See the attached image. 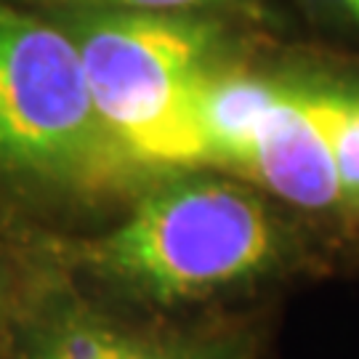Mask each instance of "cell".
I'll use <instances>...</instances> for the list:
<instances>
[{"mask_svg": "<svg viewBox=\"0 0 359 359\" xmlns=\"http://www.w3.org/2000/svg\"><path fill=\"white\" fill-rule=\"evenodd\" d=\"M285 256L283 224L261 194L192 168L157 176L112 229L67 245L59 261L112 301L165 311L258 283Z\"/></svg>", "mask_w": 359, "mask_h": 359, "instance_id": "obj_1", "label": "cell"}, {"mask_svg": "<svg viewBox=\"0 0 359 359\" xmlns=\"http://www.w3.org/2000/svg\"><path fill=\"white\" fill-rule=\"evenodd\" d=\"M157 176L117 142L62 25L0 0V181L56 205L136 197Z\"/></svg>", "mask_w": 359, "mask_h": 359, "instance_id": "obj_2", "label": "cell"}, {"mask_svg": "<svg viewBox=\"0 0 359 359\" xmlns=\"http://www.w3.org/2000/svg\"><path fill=\"white\" fill-rule=\"evenodd\" d=\"M224 22L231 19L112 8H69L65 16L99 115L154 173L208 168L200 96L210 72L229 62Z\"/></svg>", "mask_w": 359, "mask_h": 359, "instance_id": "obj_3", "label": "cell"}, {"mask_svg": "<svg viewBox=\"0 0 359 359\" xmlns=\"http://www.w3.org/2000/svg\"><path fill=\"white\" fill-rule=\"evenodd\" d=\"M243 322H168L117 314L53 271L16 295L0 359H256Z\"/></svg>", "mask_w": 359, "mask_h": 359, "instance_id": "obj_4", "label": "cell"}, {"mask_svg": "<svg viewBox=\"0 0 359 359\" xmlns=\"http://www.w3.org/2000/svg\"><path fill=\"white\" fill-rule=\"evenodd\" d=\"M338 80L287 75L240 176L301 213L338 216Z\"/></svg>", "mask_w": 359, "mask_h": 359, "instance_id": "obj_5", "label": "cell"}, {"mask_svg": "<svg viewBox=\"0 0 359 359\" xmlns=\"http://www.w3.org/2000/svg\"><path fill=\"white\" fill-rule=\"evenodd\" d=\"M287 75L253 72L224 62L203 86L200 128L205 136L210 170H243L258 128L283 93Z\"/></svg>", "mask_w": 359, "mask_h": 359, "instance_id": "obj_6", "label": "cell"}, {"mask_svg": "<svg viewBox=\"0 0 359 359\" xmlns=\"http://www.w3.org/2000/svg\"><path fill=\"white\" fill-rule=\"evenodd\" d=\"M335 173H338V218L359 221V77L338 80Z\"/></svg>", "mask_w": 359, "mask_h": 359, "instance_id": "obj_7", "label": "cell"}, {"mask_svg": "<svg viewBox=\"0 0 359 359\" xmlns=\"http://www.w3.org/2000/svg\"><path fill=\"white\" fill-rule=\"evenodd\" d=\"M69 8H112V11L152 13H218L229 19L266 22V0H59Z\"/></svg>", "mask_w": 359, "mask_h": 359, "instance_id": "obj_8", "label": "cell"}, {"mask_svg": "<svg viewBox=\"0 0 359 359\" xmlns=\"http://www.w3.org/2000/svg\"><path fill=\"white\" fill-rule=\"evenodd\" d=\"M306 6L335 40L359 53V0H306Z\"/></svg>", "mask_w": 359, "mask_h": 359, "instance_id": "obj_9", "label": "cell"}, {"mask_svg": "<svg viewBox=\"0 0 359 359\" xmlns=\"http://www.w3.org/2000/svg\"><path fill=\"white\" fill-rule=\"evenodd\" d=\"M13 304H16V293L11 290V283L6 277V271L0 266V351H3V344L8 338V327H11V317H13Z\"/></svg>", "mask_w": 359, "mask_h": 359, "instance_id": "obj_10", "label": "cell"}]
</instances>
